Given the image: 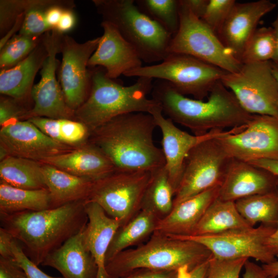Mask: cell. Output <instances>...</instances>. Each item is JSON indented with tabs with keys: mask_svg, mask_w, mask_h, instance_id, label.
Masks as SVG:
<instances>
[{
	"mask_svg": "<svg viewBox=\"0 0 278 278\" xmlns=\"http://www.w3.org/2000/svg\"><path fill=\"white\" fill-rule=\"evenodd\" d=\"M151 95L168 118L195 135L241 127L255 115L246 112L220 81L213 86L206 101L188 98L162 80L153 83Z\"/></svg>",
	"mask_w": 278,
	"mask_h": 278,
	"instance_id": "obj_1",
	"label": "cell"
},
{
	"mask_svg": "<svg viewBox=\"0 0 278 278\" xmlns=\"http://www.w3.org/2000/svg\"><path fill=\"white\" fill-rule=\"evenodd\" d=\"M153 116L135 112L118 116L91 132V143L117 171L153 172L165 165L162 148L153 140Z\"/></svg>",
	"mask_w": 278,
	"mask_h": 278,
	"instance_id": "obj_2",
	"label": "cell"
},
{
	"mask_svg": "<svg viewBox=\"0 0 278 278\" xmlns=\"http://www.w3.org/2000/svg\"><path fill=\"white\" fill-rule=\"evenodd\" d=\"M84 201L69 203L40 211L0 214L1 227L20 245L36 265L86 224Z\"/></svg>",
	"mask_w": 278,
	"mask_h": 278,
	"instance_id": "obj_3",
	"label": "cell"
},
{
	"mask_svg": "<svg viewBox=\"0 0 278 278\" xmlns=\"http://www.w3.org/2000/svg\"><path fill=\"white\" fill-rule=\"evenodd\" d=\"M89 95L75 111V117L92 132L123 114L143 112L151 114L158 102L147 96L151 93L153 79L141 77L133 84L125 86L109 77L101 67L91 68Z\"/></svg>",
	"mask_w": 278,
	"mask_h": 278,
	"instance_id": "obj_4",
	"label": "cell"
},
{
	"mask_svg": "<svg viewBox=\"0 0 278 278\" xmlns=\"http://www.w3.org/2000/svg\"><path fill=\"white\" fill-rule=\"evenodd\" d=\"M211 251L196 241L153 232L145 244L127 249L106 264L111 278H122L139 269L177 271L190 269L211 257Z\"/></svg>",
	"mask_w": 278,
	"mask_h": 278,
	"instance_id": "obj_5",
	"label": "cell"
},
{
	"mask_svg": "<svg viewBox=\"0 0 278 278\" xmlns=\"http://www.w3.org/2000/svg\"><path fill=\"white\" fill-rule=\"evenodd\" d=\"M103 21L113 24L148 63L162 61L169 54L172 36L142 11L134 0H93Z\"/></svg>",
	"mask_w": 278,
	"mask_h": 278,
	"instance_id": "obj_6",
	"label": "cell"
},
{
	"mask_svg": "<svg viewBox=\"0 0 278 278\" xmlns=\"http://www.w3.org/2000/svg\"><path fill=\"white\" fill-rule=\"evenodd\" d=\"M227 73L194 57L170 53L159 63L142 66L128 72L124 76L166 81L180 94L203 100Z\"/></svg>",
	"mask_w": 278,
	"mask_h": 278,
	"instance_id": "obj_7",
	"label": "cell"
},
{
	"mask_svg": "<svg viewBox=\"0 0 278 278\" xmlns=\"http://www.w3.org/2000/svg\"><path fill=\"white\" fill-rule=\"evenodd\" d=\"M179 1V26L172 37L168 53L188 55L228 73L238 72L243 64L201 19Z\"/></svg>",
	"mask_w": 278,
	"mask_h": 278,
	"instance_id": "obj_8",
	"label": "cell"
},
{
	"mask_svg": "<svg viewBox=\"0 0 278 278\" xmlns=\"http://www.w3.org/2000/svg\"><path fill=\"white\" fill-rule=\"evenodd\" d=\"M152 172L117 171L93 181L85 202L98 204L110 217L125 224L141 210ZM120 226V227H121Z\"/></svg>",
	"mask_w": 278,
	"mask_h": 278,
	"instance_id": "obj_9",
	"label": "cell"
},
{
	"mask_svg": "<svg viewBox=\"0 0 278 278\" xmlns=\"http://www.w3.org/2000/svg\"><path fill=\"white\" fill-rule=\"evenodd\" d=\"M220 81L248 113L278 118V84L271 61L244 63L238 72L227 73Z\"/></svg>",
	"mask_w": 278,
	"mask_h": 278,
	"instance_id": "obj_10",
	"label": "cell"
},
{
	"mask_svg": "<svg viewBox=\"0 0 278 278\" xmlns=\"http://www.w3.org/2000/svg\"><path fill=\"white\" fill-rule=\"evenodd\" d=\"M217 138L202 142L187 154L182 176L175 195L173 206L221 184L232 158Z\"/></svg>",
	"mask_w": 278,
	"mask_h": 278,
	"instance_id": "obj_11",
	"label": "cell"
},
{
	"mask_svg": "<svg viewBox=\"0 0 278 278\" xmlns=\"http://www.w3.org/2000/svg\"><path fill=\"white\" fill-rule=\"evenodd\" d=\"M275 228L262 224L257 228L234 229L211 235L170 237L199 243L206 247L213 256L217 258H253L268 264L276 260L275 256L266 246L268 238Z\"/></svg>",
	"mask_w": 278,
	"mask_h": 278,
	"instance_id": "obj_12",
	"label": "cell"
},
{
	"mask_svg": "<svg viewBox=\"0 0 278 278\" xmlns=\"http://www.w3.org/2000/svg\"><path fill=\"white\" fill-rule=\"evenodd\" d=\"M62 34L56 29L43 35L48 55L40 70L41 79L34 84L31 92L33 105L25 117H43L72 119L75 111L67 105L56 71L60 66L57 55L60 53Z\"/></svg>",
	"mask_w": 278,
	"mask_h": 278,
	"instance_id": "obj_13",
	"label": "cell"
},
{
	"mask_svg": "<svg viewBox=\"0 0 278 278\" xmlns=\"http://www.w3.org/2000/svg\"><path fill=\"white\" fill-rule=\"evenodd\" d=\"M232 159L249 162L278 161V118L255 115L245 126L234 128L217 138Z\"/></svg>",
	"mask_w": 278,
	"mask_h": 278,
	"instance_id": "obj_14",
	"label": "cell"
},
{
	"mask_svg": "<svg viewBox=\"0 0 278 278\" xmlns=\"http://www.w3.org/2000/svg\"><path fill=\"white\" fill-rule=\"evenodd\" d=\"M100 37L79 43L72 37L62 36L59 81L66 102L75 111L86 99L91 85L89 60L96 50Z\"/></svg>",
	"mask_w": 278,
	"mask_h": 278,
	"instance_id": "obj_15",
	"label": "cell"
},
{
	"mask_svg": "<svg viewBox=\"0 0 278 278\" xmlns=\"http://www.w3.org/2000/svg\"><path fill=\"white\" fill-rule=\"evenodd\" d=\"M0 146L9 156L39 162L75 149L51 138L28 120H14L2 126Z\"/></svg>",
	"mask_w": 278,
	"mask_h": 278,
	"instance_id": "obj_16",
	"label": "cell"
},
{
	"mask_svg": "<svg viewBox=\"0 0 278 278\" xmlns=\"http://www.w3.org/2000/svg\"><path fill=\"white\" fill-rule=\"evenodd\" d=\"M157 127L162 132V150L165 160V166L175 193L180 184L185 158L188 152L202 142L220 137L231 130H213L202 135L190 134L176 126L174 122L164 116L161 107L151 114Z\"/></svg>",
	"mask_w": 278,
	"mask_h": 278,
	"instance_id": "obj_17",
	"label": "cell"
},
{
	"mask_svg": "<svg viewBox=\"0 0 278 278\" xmlns=\"http://www.w3.org/2000/svg\"><path fill=\"white\" fill-rule=\"evenodd\" d=\"M101 26L103 32L89 60V67H101L109 77L115 79L143 66V61L137 50L113 24L102 21Z\"/></svg>",
	"mask_w": 278,
	"mask_h": 278,
	"instance_id": "obj_18",
	"label": "cell"
},
{
	"mask_svg": "<svg viewBox=\"0 0 278 278\" xmlns=\"http://www.w3.org/2000/svg\"><path fill=\"white\" fill-rule=\"evenodd\" d=\"M275 7L276 4L269 0L236 2L234 5L217 36L240 62L246 45L259 21Z\"/></svg>",
	"mask_w": 278,
	"mask_h": 278,
	"instance_id": "obj_19",
	"label": "cell"
},
{
	"mask_svg": "<svg viewBox=\"0 0 278 278\" xmlns=\"http://www.w3.org/2000/svg\"><path fill=\"white\" fill-rule=\"evenodd\" d=\"M278 190V177L248 162L232 159L220 185L218 198L235 201Z\"/></svg>",
	"mask_w": 278,
	"mask_h": 278,
	"instance_id": "obj_20",
	"label": "cell"
},
{
	"mask_svg": "<svg viewBox=\"0 0 278 278\" xmlns=\"http://www.w3.org/2000/svg\"><path fill=\"white\" fill-rule=\"evenodd\" d=\"M85 227L49 254L41 265L56 269L63 278H97L98 266L84 239Z\"/></svg>",
	"mask_w": 278,
	"mask_h": 278,
	"instance_id": "obj_21",
	"label": "cell"
},
{
	"mask_svg": "<svg viewBox=\"0 0 278 278\" xmlns=\"http://www.w3.org/2000/svg\"><path fill=\"white\" fill-rule=\"evenodd\" d=\"M220 185L206 190L174 206L158 220L154 232L167 236H189L212 203L219 196Z\"/></svg>",
	"mask_w": 278,
	"mask_h": 278,
	"instance_id": "obj_22",
	"label": "cell"
},
{
	"mask_svg": "<svg viewBox=\"0 0 278 278\" xmlns=\"http://www.w3.org/2000/svg\"><path fill=\"white\" fill-rule=\"evenodd\" d=\"M40 163L92 181L116 170L110 160L92 143L49 157Z\"/></svg>",
	"mask_w": 278,
	"mask_h": 278,
	"instance_id": "obj_23",
	"label": "cell"
},
{
	"mask_svg": "<svg viewBox=\"0 0 278 278\" xmlns=\"http://www.w3.org/2000/svg\"><path fill=\"white\" fill-rule=\"evenodd\" d=\"M88 222L84 229L86 246L98 268L97 278H111L106 270V255L120 221L108 215L98 204L84 202Z\"/></svg>",
	"mask_w": 278,
	"mask_h": 278,
	"instance_id": "obj_24",
	"label": "cell"
},
{
	"mask_svg": "<svg viewBox=\"0 0 278 278\" xmlns=\"http://www.w3.org/2000/svg\"><path fill=\"white\" fill-rule=\"evenodd\" d=\"M47 55L48 51L42 38L38 45L25 59L12 67L1 70V94L20 100H24L31 96L34 79Z\"/></svg>",
	"mask_w": 278,
	"mask_h": 278,
	"instance_id": "obj_25",
	"label": "cell"
},
{
	"mask_svg": "<svg viewBox=\"0 0 278 278\" xmlns=\"http://www.w3.org/2000/svg\"><path fill=\"white\" fill-rule=\"evenodd\" d=\"M42 168L53 208L71 202L86 200L93 181L48 164H43Z\"/></svg>",
	"mask_w": 278,
	"mask_h": 278,
	"instance_id": "obj_26",
	"label": "cell"
},
{
	"mask_svg": "<svg viewBox=\"0 0 278 278\" xmlns=\"http://www.w3.org/2000/svg\"><path fill=\"white\" fill-rule=\"evenodd\" d=\"M250 228L252 227L239 214L235 202L218 197L207 208L189 236L211 235Z\"/></svg>",
	"mask_w": 278,
	"mask_h": 278,
	"instance_id": "obj_27",
	"label": "cell"
},
{
	"mask_svg": "<svg viewBox=\"0 0 278 278\" xmlns=\"http://www.w3.org/2000/svg\"><path fill=\"white\" fill-rule=\"evenodd\" d=\"M159 219L152 212L140 211L115 233L106 255V264L120 252L151 235Z\"/></svg>",
	"mask_w": 278,
	"mask_h": 278,
	"instance_id": "obj_28",
	"label": "cell"
},
{
	"mask_svg": "<svg viewBox=\"0 0 278 278\" xmlns=\"http://www.w3.org/2000/svg\"><path fill=\"white\" fill-rule=\"evenodd\" d=\"M39 162L9 155L1 161V182L26 189L46 188L43 165Z\"/></svg>",
	"mask_w": 278,
	"mask_h": 278,
	"instance_id": "obj_29",
	"label": "cell"
},
{
	"mask_svg": "<svg viewBox=\"0 0 278 278\" xmlns=\"http://www.w3.org/2000/svg\"><path fill=\"white\" fill-rule=\"evenodd\" d=\"M53 208L47 188L26 189L0 183V214L9 215L25 211Z\"/></svg>",
	"mask_w": 278,
	"mask_h": 278,
	"instance_id": "obj_30",
	"label": "cell"
},
{
	"mask_svg": "<svg viewBox=\"0 0 278 278\" xmlns=\"http://www.w3.org/2000/svg\"><path fill=\"white\" fill-rule=\"evenodd\" d=\"M175 195L165 166L152 172L145 192L141 209L153 213L160 220L172 210Z\"/></svg>",
	"mask_w": 278,
	"mask_h": 278,
	"instance_id": "obj_31",
	"label": "cell"
},
{
	"mask_svg": "<svg viewBox=\"0 0 278 278\" xmlns=\"http://www.w3.org/2000/svg\"><path fill=\"white\" fill-rule=\"evenodd\" d=\"M241 216L253 227L257 222L276 227L278 223V190L248 196L235 201Z\"/></svg>",
	"mask_w": 278,
	"mask_h": 278,
	"instance_id": "obj_32",
	"label": "cell"
},
{
	"mask_svg": "<svg viewBox=\"0 0 278 278\" xmlns=\"http://www.w3.org/2000/svg\"><path fill=\"white\" fill-rule=\"evenodd\" d=\"M28 120L51 138L72 147L85 144L91 134L85 124L71 119L33 117Z\"/></svg>",
	"mask_w": 278,
	"mask_h": 278,
	"instance_id": "obj_33",
	"label": "cell"
},
{
	"mask_svg": "<svg viewBox=\"0 0 278 278\" xmlns=\"http://www.w3.org/2000/svg\"><path fill=\"white\" fill-rule=\"evenodd\" d=\"M135 3L172 36L177 33L179 26V0H136Z\"/></svg>",
	"mask_w": 278,
	"mask_h": 278,
	"instance_id": "obj_34",
	"label": "cell"
},
{
	"mask_svg": "<svg viewBox=\"0 0 278 278\" xmlns=\"http://www.w3.org/2000/svg\"><path fill=\"white\" fill-rule=\"evenodd\" d=\"M275 40L272 27L257 28L247 43L241 58L242 64L272 61Z\"/></svg>",
	"mask_w": 278,
	"mask_h": 278,
	"instance_id": "obj_35",
	"label": "cell"
},
{
	"mask_svg": "<svg viewBox=\"0 0 278 278\" xmlns=\"http://www.w3.org/2000/svg\"><path fill=\"white\" fill-rule=\"evenodd\" d=\"M40 37L16 34L0 49V69L13 67L25 59L42 40Z\"/></svg>",
	"mask_w": 278,
	"mask_h": 278,
	"instance_id": "obj_36",
	"label": "cell"
},
{
	"mask_svg": "<svg viewBox=\"0 0 278 278\" xmlns=\"http://www.w3.org/2000/svg\"><path fill=\"white\" fill-rule=\"evenodd\" d=\"M57 0H33L30 7L25 12L22 27L19 33L40 37L51 30L46 22L47 8Z\"/></svg>",
	"mask_w": 278,
	"mask_h": 278,
	"instance_id": "obj_37",
	"label": "cell"
},
{
	"mask_svg": "<svg viewBox=\"0 0 278 278\" xmlns=\"http://www.w3.org/2000/svg\"><path fill=\"white\" fill-rule=\"evenodd\" d=\"M235 3L234 0H208L201 19L218 35Z\"/></svg>",
	"mask_w": 278,
	"mask_h": 278,
	"instance_id": "obj_38",
	"label": "cell"
},
{
	"mask_svg": "<svg viewBox=\"0 0 278 278\" xmlns=\"http://www.w3.org/2000/svg\"><path fill=\"white\" fill-rule=\"evenodd\" d=\"M246 258L222 259L212 256L204 278H239Z\"/></svg>",
	"mask_w": 278,
	"mask_h": 278,
	"instance_id": "obj_39",
	"label": "cell"
},
{
	"mask_svg": "<svg viewBox=\"0 0 278 278\" xmlns=\"http://www.w3.org/2000/svg\"><path fill=\"white\" fill-rule=\"evenodd\" d=\"M33 0L0 1V35L3 37L18 18L28 9Z\"/></svg>",
	"mask_w": 278,
	"mask_h": 278,
	"instance_id": "obj_40",
	"label": "cell"
},
{
	"mask_svg": "<svg viewBox=\"0 0 278 278\" xmlns=\"http://www.w3.org/2000/svg\"><path fill=\"white\" fill-rule=\"evenodd\" d=\"M23 100L8 96H1L0 99V125L3 126L14 120L25 117L28 112L21 105Z\"/></svg>",
	"mask_w": 278,
	"mask_h": 278,
	"instance_id": "obj_41",
	"label": "cell"
},
{
	"mask_svg": "<svg viewBox=\"0 0 278 278\" xmlns=\"http://www.w3.org/2000/svg\"><path fill=\"white\" fill-rule=\"evenodd\" d=\"M12 252L17 263L25 271L27 278H63L53 277L42 271L25 254L20 245L14 238L12 244Z\"/></svg>",
	"mask_w": 278,
	"mask_h": 278,
	"instance_id": "obj_42",
	"label": "cell"
},
{
	"mask_svg": "<svg viewBox=\"0 0 278 278\" xmlns=\"http://www.w3.org/2000/svg\"><path fill=\"white\" fill-rule=\"evenodd\" d=\"M0 278H27V276L15 258L0 256Z\"/></svg>",
	"mask_w": 278,
	"mask_h": 278,
	"instance_id": "obj_43",
	"label": "cell"
},
{
	"mask_svg": "<svg viewBox=\"0 0 278 278\" xmlns=\"http://www.w3.org/2000/svg\"><path fill=\"white\" fill-rule=\"evenodd\" d=\"M177 271L139 269L122 278H177Z\"/></svg>",
	"mask_w": 278,
	"mask_h": 278,
	"instance_id": "obj_44",
	"label": "cell"
},
{
	"mask_svg": "<svg viewBox=\"0 0 278 278\" xmlns=\"http://www.w3.org/2000/svg\"><path fill=\"white\" fill-rule=\"evenodd\" d=\"M210 258L190 269L184 266L177 270V278H204L206 274Z\"/></svg>",
	"mask_w": 278,
	"mask_h": 278,
	"instance_id": "obj_45",
	"label": "cell"
},
{
	"mask_svg": "<svg viewBox=\"0 0 278 278\" xmlns=\"http://www.w3.org/2000/svg\"><path fill=\"white\" fill-rule=\"evenodd\" d=\"M14 237L8 231L0 228V256L7 258H14L12 244Z\"/></svg>",
	"mask_w": 278,
	"mask_h": 278,
	"instance_id": "obj_46",
	"label": "cell"
},
{
	"mask_svg": "<svg viewBox=\"0 0 278 278\" xmlns=\"http://www.w3.org/2000/svg\"><path fill=\"white\" fill-rule=\"evenodd\" d=\"M76 16L73 9H67L64 11L58 24L56 30L64 34L71 30L76 24Z\"/></svg>",
	"mask_w": 278,
	"mask_h": 278,
	"instance_id": "obj_47",
	"label": "cell"
},
{
	"mask_svg": "<svg viewBox=\"0 0 278 278\" xmlns=\"http://www.w3.org/2000/svg\"><path fill=\"white\" fill-rule=\"evenodd\" d=\"M243 278H269L262 267L258 266L249 259L246 262Z\"/></svg>",
	"mask_w": 278,
	"mask_h": 278,
	"instance_id": "obj_48",
	"label": "cell"
},
{
	"mask_svg": "<svg viewBox=\"0 0 278 278\" xmlns=\"http://www.w3.org/2000/svg\"><path fill=\"white\" fill-rule=\"evenodd\" d=\"M182 1L200 19L203 15L208 3V0H182Z\"/></svg>",
	"mask_w": 278,
	"mask_h": 278,
	"instance_id": "obj_49",
	"label": "cell"
},
{
	"mask_svg": "<svg viewBox=\"0 0 278 278\" xmlns=\"http://www.w3.org/2000/svg\"><path fill=\"white\" fill-rule=\"evenodd\" d=\"M24 14L21 15L16 20L15 23L7 32L0 40V49L6 44V43L11 39L13 37L16 35V32H19L24 20Z\"/></svg>",
	"mask_w": 278,
	"mask_h": 278,
	"instance_id": "obj_50",
	"label": "cell"
},
{
	"mask_svg": "<svg viewBox=\"0 0 278 278\" xmlns=\"http://www.w3.org/2000/svg\"><path fill=\"white\" fill-rule=\"evenodd\" d=\"M263 168L278 177V161L262 159L248 162Z\"/></svg>",
	"mask_w": 278,
	"mask_h": 278,
	"instance_id": "obj_51",
	"label": "cell"
},
{
	"mask_svg": "<svg viewBox=\"0 0 278 278\" xmlns=\"http://www.w3.org/2000/svg\"><path fill=\"white\" fill-rule=\"evenodd\" d=\"M266 246L273 255L278 256V223L275 231L268 238Z\"/></svg>",
	"mask_w": 278,
	"mask_h": 278,
	"instance_id": "obj_52",
	"label": "cell"
},
{
	"mask_svg": "<svg viewBox=\"0 0 278 278\" xmlns=\"http://www.w3.org/2000/svg\"><path fill=\"white\" fill-rule=\"evenodd\" d=\"M262 267L269 278H276L278 276V260L264 264Z\"/></svg>",
	"mask_w": 278,
	"mask_h": 278,
	"instance_id": "obj_53",
	"label": "cell"
},
{
	"mask_svg": "<svg viewBox=\"0 0 278 278\" xmlns=\"http://www.w3.org/2000/svg\"><path fill=\"white\" fill-rule=\"evenodd\" d=\"M272 27L274 30L275 40V53L272 61L278 65V12L275 19L272 23Z\"/></svg>",
	"mask_w": 278,
	"mask_h": 278,
	"instance_id": "obj_54",
	"label": "cell"
},
{
	"mask_svg": "<svg viewBox=\"0 0 278 278\" xmlns=\"http://www.w3.org/2000/svg\"><path fill=\"white\" fill-rule=\"evenodd\" d=\"M271 68H272V73L278 84V65L274 63L272 61H271Z\"/></svg>",
	"mask_w": 278,
	"mask_h": 278,
	"instance_id": "obj_55",
	"label": "cell"
},
{
	"mask_svg": "<svg viewBox=\"0 0 278 278\" xmlns=\"http://www.w3.org/2000/svg\"><path fill=\"white\" fill-rule=\"evenodd\" d=\"M277 3H278V2H277Z\"/></svg>",
	"mask_w": 278,
	"mask_h": 278,
	"instance_id": "obj_56",
	"label": "cell"
}]
</instances>
